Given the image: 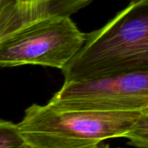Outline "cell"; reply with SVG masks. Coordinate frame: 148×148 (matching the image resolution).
<instances>
[{"instance_id":"cell-11","label":"cell","mask_w":148,"mask_h":148,"mask_svg":"<svg viewBox=\"0 0 148 148\" xmlns=\"http://www.w3.org/2000/svg\"><path fill=\"white\" fill-rule=\"evenodd\" d=\"M131 1H137V0H131Z\"/></svg>"},{"instance_id":"cell-4","label":"cell","mask_w":148,"mask_h":148,"mask_svg":"<svg viewBox=\"0 0 148 148\" xmlns=\"http://www.w3.org/2000/svg\"><path fill=\"white\" fill-rule=\"evenodd\" d=\"M47 104L62 111H141L148 108V71L63 82Z\"/></svg>"},{"instance_id":"cell-5","label":"cell","mask_w":148,"mask_h":148,"mask_svg":"<svg viewBox=\"0 0 148 148\" xmlns=\"http://www.w3.org/2000/svg\"><path fill=\"white\" fill-rule=\"evenodd\" d=\"M93 0H48L33 7H21L16 0H0V42L26 26L54 16H69Z\"/></svg>"},{"instance_id":"cell-6","label":"cell","mask_w":148,"mask_h":148,"mask_svg":"<svg viewBox=\"0 0 148 148\" xmlns=\"http://www.w3.org/2000/svg\"><path fill=\"white\" fill-rule=\"evenodd\" d=\"M125 138L128 145L136 148H148V108L142 111Z\"/></svg>"},{"instance_id":"cell-9","label":"cell","mask_w":148,"mask_h":148,"mask_svg":"<svg viewBox=\"0 0 148 148\" xmlns=\"http://www.w3.org/2000/svg\"><path fill=\"white\" fill-rule=\"evenodd\" d=\"M95 148H110V147H109L108 143H106L105 141H103V142L100 143Z\"/></svg>"},{"instance_id":"cell-8","label":"cell","mask_w":148,"mask_h":148,"mask_svg":"<svg viewBox=\"0 0 148 148\" xmlns=\"http://www.w3.org/2000/svg\"><path fill=\"white\" fill-rule=\"evenodd\" d=\"M17 3L21 7H33L42 3L48 0H16Z\"/></svg>"},{"instance_id":"cell-10","label":"cell","mask_w":148,"mask_h":148,"mask_svg":"<svg viewBox=\"0 0 148 148\" xmlns=\"http://www.w3.org/2000/svg\"><path fill=\"white\" fill-rule=\"evenodd\" d=\"M23 148H34V147H30V146H29V145H27V144H26V145H25V146H24Z\"/></svg>"},{"instance_id":"cell-3","label":"cell","mask_w":148,"mask_h":148,"mask_svg":"<svg viewBox=\"0 0 148 148\" xmlns=\"http://www.w3.org/2000/svg\"><path fill=\"white\" fill-rule=\"evenodd\" d=\"M69 16L36 21L0 42V68L39 65L62 69L85 42Z\"/></svg>"},{"instance_id":"cell-7","label":"cell","mask_w":148,"mask_h":148,"mask_svg":"<svg viewBox=\"0 0 148 148\" xmlns=\"http://www.w3.org/2000/svg\"><path fill=\"white\" fill-rule=\"evenodd\" d=\"M25 145L17 124L0 120V148H23Z\"/></svg>"},{"instance_id":"cell-1","label":"cell","mask_w":148,"mask_h":148,"mask_svg":"<svg viewBox=\"0 0 148 148\" xmlns=\"http://www.w3.org/2000/svg\"><path fill=\"white\" fill-rule=\"evenodd\" d=\"M148 71V0L131 1L62 69L64 82Z\"/></svg>"},{"instance_id":"cell-2","label":"cell","mask_w":148,"mask_h":148,"mask_svg":"<svg viewBox=\"0 0 148 148\" xmlns=\"http://www.w3.org/2000/svg\"><path fill=\"white\" fill-rule=\"evenodd\" d=\"M143 110L62 111L32 104L17 127L25 143L34 148H95L108 139L125 138Z\"/></svg>"}]
</instances>
